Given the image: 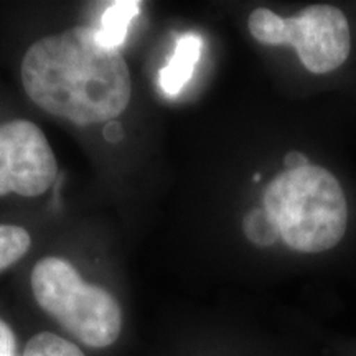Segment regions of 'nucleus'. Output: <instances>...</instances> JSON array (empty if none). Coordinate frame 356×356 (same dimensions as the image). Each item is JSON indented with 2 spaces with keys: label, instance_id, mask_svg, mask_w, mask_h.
<instances>
[{
  "label": "nucleus",
  "instance_id": "nucleus-1",
  "mask_svg": "<svg viewBox=\"0 0 356 356\" xmlns=\"http://www.w3.org/2000/svg\"><path fill=\"white\" fill-rule=\"evenodd\" d=\"M22 83L38 108L78 126L113 121L132 96L121 51L84 25L33 43L22 60Z\"/></svg>",
  "mask_w": 356,
  "mask_h": 356
},
{
  "label": "nucleus",
  "instance_id": "nucleus-2",
  "mask_svg": "<svg viewBox=\"0 0 356 356\" xmlns=\"http://www.w3.org/2000/svg\"><path fill=\"white\" fill-rule=\"evenodd\" d=\"M262 208L293 251L323 252L343 239L348 204L333 173L318 165L287 168L266 186Z\"/></svg>",
  "mask_w": 356,
  "mask_h": 356
},
{
  "label": "nucleus",
  "instance_id": "nucleus-3",
  "mask_svg": "<svg viewBox=\"0 0 356 356\" xmlns=\"http://www.w3.org/2000/svg\"><path fill=\"white\" fill-rule=\"evenodd\" d=\"M37 304L71 337L89 348H106L122 330V310L106 289L84 282L74 266L61 257H44L32 273Z\"/></svg>",
  "mask_w": 356,
  "mask_h": 356
},
{
  "label": "nucleus",
  "instance_id": "nucleus-4",
  "mask_svg": "<svg viewBox=\"0 0 356 356\" xmlns=\"http://www.w3.org/2000/svg\"><path fill=\"white\" fill-rule=\"evenodd\" d=\"M248 26L262 44H291L302 65L315 74L340 68L351 50L348 20L340 8L332 6H310L289 19L259 7L251 12Z\"/></svg>",
  "mask_w": 356,
  "mask_h": 356
},
{
  "label": "nucleus",
  "instance_id": "nucleus-5",
  "mask_svg": "<svg viewBox=\"0 0 356 356\" xmlns=\"http://www.w3.org/2000/svg\"><path fill=\"white\" fill-rule=\"evenodd\" d=\"M56 175V157L37 124L17 119L0 126V197H40Z\"/></svg>",
  "mask_w": 356,
  "mask_h": 356
},
{
  "label": "nucleus",
  "instance_id": "nucleus-6",
  "mask_svg": "<svg viewBox=\"0 0 356 356\" xmlns=\"http://www.w3.org/2000/svg\"><path fill=\"white\" fill-rule=\"evenodd\" d=\"M203 50V38L198 33H184L177 38L168 63L159 71V86L163 95L175 97L193 78Z\"/></svg>",
  "mask_w": 356,
  "mask_h": 356
},
{
  "label": "nucleus",
  "instance_id": "nucleus-7",
  "mask_svg": "<svg viewBox=\"0 0 356 356\" xmlns=\"http://www.w3.org/2000/svg\"><path fill=\"white\" fill-rule=\"evenodd\" d=\"M140 2H131V0H122V2H113L106 7L101 17V24L97 26V33L102 42L108 47L118 48L126 42L129 33V26L139 15Z\"/></svg>",
  "mask_w": 356,
  "mask_h": 356
},
{
  "label": "nucleus",
  "instance_id": "nucleus-8",
  "mask_svg": "<svg viewBox=\"0 0 356 356\" xmlns=\"http://www.w3.org/2000/svg\"><path fill=\"white\" fill-rule=\"evenodd\" d=\"M32 246L29 231L20 226L0 225V273L20 261Z\"/></svg>",
  "mask_w": 356,
  "mask_h": 356
},
{
  "label": "nucleus",
  "instance_id": "nucleus-9",
  "mask_svg": "<svg viewBox=\"0 0 356 356\" xmlns=\"http://www.w3.org/2000/svg\"><path fill=\"white\" fill-rule=\"evenodd\" d=\"M243 231L249 241L261 248L273 246L280 238L277 226L262 207H256L246 213L243 220Z\"/></svg>",
  "mask_w": 356,
  "mask_h": 356
},
{
  "label": "nucleus",
  "instance_id": "nucleus-10",
  "mask_svg": "<svg viewBox=\"0 0 356 356\" xmlns=\"http://www.w3.org/2000/svg\"><path fill=\"white\" fill-rule=\"evenodd\" d=\"M24 356H86L76 345L55 333L43 332L30 338Z\"/></svg>",
  "mask_w": 356,
  "mask_h": 356
},
{
  "label": "nucleus",
  "instance_id": "nucleus-11",
  "mask_svg": "<svg viewBox=\"0 0 356 356\" xmlns=\"http://www.w3.org/2000/svg\"><path fill=\"white\" fill-rule=\"evenodd\" d=\"M17 340L12 328L0 318V356H15Z\"/></svg>",
  "mask_w": 356,
  "mask_h": 356
},
{
  "label": "nucleus",
  "instance_id": "nucleus-12",
  "mask_svg": "<svg viewBox=\"0 0 356 356\" xmlns=\"http://www.w3.org/2000/svg\"><path fill=\"white\" fill-rule=\"evenodd\" d=\"M286 165H289V168H297V167H304L309 165V160L304 155H300L299 152H291L287 154L286 157Z\"/></svg>",
  "mask_w": 356,
  "mask_h": 356
}]
</instances>
